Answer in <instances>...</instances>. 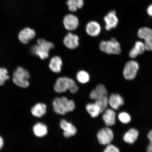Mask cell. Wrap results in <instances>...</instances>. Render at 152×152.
Here are the masks:
<instances>
[{
    "mask_svg": "<svg viewBox=\"0 0 152 152\" xmlns=\"http://www.w3.org/2000/svg\"><path fill=\"white\" fill-rule=\"evenodd\" d=\"M77 80L80 83L85 84L90 81V75L88 72L83 70H81L77 72L76 75Z\"/></svg>",
    "mask_w": 152,
    "mask_h": 152,
    "instance_id": "cell-25",
    "label": "cell"
},
{
    "mask_svg": "<svg viewBox=\"0 0 152 152\" xmlns=\"http://www.w3.org/2000/svg\"><path fill=\"white\" fill-rule=\"evenodd\" d=\"M60 126L64 130V137L69 138L75 136L77 132V129L75 126L65 120H62L60 123Z\"/></svg>",
    "mask_w": 152,
    "mask_h": 152,
    "instance_id": "cell-13",
    "label": "cell"
},
{
    "mask_svg": "<svg viewBox=\"0 0 152 152\" xmlns=\"http://www.w3.org/2000/svg\"><path fill=\"white\" fill-rule=\"evenodd\" d=\"M66 5L72 12H75L78 9L82 8L84 5L83 0H67Z\"/></svg>",
    "mask_w": 152,
    "mask_h": 152,
    "instance_id": "cell-23",
    "label": "cell"
},
{
    "mask_svg": "<svg viewBox=\"0 0 152 152\" xmlns=\"http://www.w3.org/2000/svg\"><path fill=\"white\" fill-rule=\"evenodd\" d=\"M148 137L150 140V143L148 145L147 151L148 152H152V130L150 131L148 134Z\"/></svg>",
    "mask_w": 152,
    "mask_h": 152,
    "instance_id": "cell-32",
    "label": "cell"
},
{
    "mask_svg": "<svg viewBox=\"0 0 152 152\" xmlns=\"http://www.w3.org/2000/svg\"><path fill=\"white\" fill-rule=\"evenodd\" d=\"M79 88L77 84L72 87V88L69 90L70 92L72 94H75L78 91Z\"/></svg>",
    "mask_w": 152,
    "mask_h": 152,
    "instance_id": "cell-34",
    "label": "cell"
},
{
    "mask_svg": "<svg viewBox=\"0 0 152 152\" xmlns=\"http://www.w3.org/2000/svg\"><path fill=\"white\" fill-rule=\"evenodd\" d=\"M7 73L8 72L5 68H0V86L3 85L5 81L9 79Z\"/></svg>",
    "mask_w": 152,
    "mask_h": 152,
    "instance_id": "cell-28",
    "label": "cell"
},
{
    "mask_svg": "<svg viewBox=\"0 0 152 152\" xmlns=\"http://www.w3.org/2000/svg\"><path fill=\"white\" fill-rule=\"evenodd\" d=\"M138 37L144 41L152 39V29L148 27L140 28L137 31Z\"/></svg>",
    "mask_w": 152,
    "mask_h": 152,
    "instance_id": "cell-22",
    "label": "cell"
},
{
    "mask_svg": "<svg viewBox=\"0 0 152 152\" xmlns=\"http://www.w3.org/2000/svg\"><path fill=\"white\" fill-rule=\"evenodd\" d=\"M100 25L96 21L92 20L87 23L86 27V31L88 35L92 37H98L101 32Z\"/></svg>",
    "mask_w": 152,
    "mask_h": 152,
    "instance_id": "cell-10",
    "label": "cell"
},
{
    "mask_svg": "<svg viewBox=\"0 0 152 152\" xmlns=\"http://www.w3.org/2000/svg\"><path fill=\"white\" fill-rule=\"evenodd\" d=\"M76 84L75 80L71 78L63 77L58 78L55 83L54 88L58 93L65 92L68 90H70L72 87Z\"/></svg>",
    "mask_w": 152,
    "mask_h": 152,
    "instance_id": "cell-4",
    "label": "cell"
},
{
    "mask_svg": "<svg viewBox=\"0 0 152 152\" xmlns=\"http://www.w3.org/2000/svg\"><path fill=\"white\" fill-rule=\"evenodd\" d=\"M144 45L146 50L148 51H152V39L144 41Z\"/></svg>",
    "mask_w": 152,
    "mask_h": 152,
    "instance_id": "cell-33",
    "label": "cell"
},
{
    "mask_svg": "<svg viewBox=\"0 0 152 152\" xmlns=\"http://www.w3.org/2000/svg\"><path fill=\"white\" fill-rule=\"evenodd\" d=\"M75 102L72 100H69L66 106V113L73 111L75 109Z\"/></svg>",
    "mask_w": 152,
    "mask_h": 152,
    "instance_id": "cell-31",
    "label": "cell"
},
{
    "mask_svg": "<svg viewBox=\"0 0 152 152\" xmlns=\"http://www.w3.org/2000/svg\"><path fill=\"white\" fill-rule=\"evenodd\" d=\"M99 48L102 52L110 55H119L121 52V45L115 38H111L110 40L102 41Z\"/></svg>",
    "mask_w": 152,
    "mask_h": 152,
    "instance_id": "cell-1",
    "label": "cell"
},
{
    "mask_svg": "<svg viewBox=\"0 0 152 152\" xmlns=\"http://www.w3.org/2000/svg\"><path fill=\"white\" fill-rule=\"evenodd\" d=\"M34 30L29 28H26L21 31L18 35L19 40L24 44H26L36 36Z\"/></svg>",
    "mask_w": 152,
    "mask_h": 152,
    "instance_id": "cell-11",
    "label": "cell"
},
{
    "mask_svg": "<svg viewBox=\"0 0 152 152\" xmlns=\"http://www.w3.org/2000/svg\"><path fill=\"white\" fill-rule=\"evenodd\" d=\"M118 118L121 123L125 124L130 122L131 120L130 115L125 112L120 113L118 115Z\"/></svg>",
    "mask_w": 152,
    "mask_h": 152,
    "instance_id": "cell-29",
    "label": "cell"
},
{
    "mask_svg": "<svg viewBox=\"0 0 152 152\" xmlns=\"http://www.w3.org/2000/svg\"><path fill=\"white\" fill-rule=\"evenodd\" d=\"M33 130L35 135L39 137L46 135L48 133L47 126L41 123H38L34 125Z\"/></svg>",
    "mask_w": 152,
    "mask_h": 152,
    "instance_id": "cell-21",
    "label": "cell"
},
{
    "mask_svg": "<svg viewBox=\"0 0 152 152\" xmlns=\"http://www.w3.org/2000/svg\"><path fill=\"white\" fill-rule=\"evenodd\" d=\"M94 103L99 107L100 113H103L107 109L108 103V97L105 96L95 100Z\"/></svg>",
    "mask_w": 152,
    "mask_h": 152,
    "instance_id": "cell-26",
    "label": "cell"
},
{
    "mask_svg": "<svg viewBox=\"0 0 152 152\" xmlns=\"http://www.w3.org/2000/svg\"><path fill=\"white\" fill-rule=\"evenodd\" d=\"M114 138L113 131L109 128H102L99 131L97 134L99 142L102 145H108L111 143Z\"/></svg>",
    "mask_w": 152,
    "mask_h": 152,
    "instance_id": "cell-5",
    "label": "cell"
},
{
    "mask_svg": "<svg viewBox=\"0 0 152 152\" xmlns=\"http://www.w3.org/2000/svg\"><path fill=\"white\" fill-rule=\"evenodd\" d=\"M108 103L112 109L117 110L119 107L123 105L124 101L120 95L113 94L108 97Z\"/></svg>",
    "mask_w": 152,
    "mask_h": 152,
    "instance_id": "cell-14",
    "label": "cell"
},
{
    "mask_svg": "<svg viewBox=\"0 0 152 152\" xmlns=\"http://www.w3.org/2000/svg\"><path fill=\"white\" fill-rule=\"evenodd\" d=\"M104 21L105 23V29L107 31H110L116 27L118 24L119 20L115 11H110L104 16Z\"/></svg>",
    "mask_w": 152,
    "mask_h": 152,
    "instance_id": "cell-6",
    "label": "cell"
},
{
    "mask_svg": "<svg viewBox=\"0 0 152 152\" xmlns=\"http://www.w3.org/2000/svg\"><path fill=\"white\" fill-rule=\"evenodd\" d=\"M31 52L32 54L39 57L42 60L46 59L49 56V52L37 44L31 48Z\"/></svg>",
    "mask_w": 152,
    "mask_h": 152,
    "instance_id": "cell-18",
    "label": "cell"
},
{
    "mask_svg": "<svg viewBox=\"0 0 152 152\" xmlns=\"http://www.w3.org/2000/svg\"><path fill=\"white\" fill-rule=\"evenodd\" d=\"M104 152H120L118 148L112 144H108Z\"/></svg>",
    "mask_w": 152,
    "mask_h": 152,
    "instance_id": "cell-30",
    "label": "cell"
},
{
    "mask_svg": "<svg viewBox=\"0 0 152 152\" xmlns=\"http://www.w3.org/2000/svg\"><path fill=\"white\" fill-rule=\"evenodd\" d=\"M115 112L113 109H106L102 115V119L107 126H112L115 123Z\"/></svg>",
    "mask_w": 152,
    "mask_h": 152,
    "instance_id": "cell-17",
    "label": "cell"
},
{
    "mask_svg": "<svg viewBox=\"0 0 152 152\" xmlns=\"http://www.w3.org/2000/svg\"><path fill=\"white\" fill-rule=\"evenodd\" d=\"M86 107L87 111L93 118L98 117L101 113L99 107L94 103L87 104Z\"/></svg>",
    "mask_w": 152,
    "mask_h": 152,
    "instance_id": "cell-24",
    "label": "cell"
},
{
    "mask_svg": "<svg viewBox=\"0 0 152 152\" xmlns=\"http://www.w3.org/2000/svg\"><path fill=\"white\" fill-rule=\"evenodd\" d=\"M138 63L134 60L129 61L125 64L123 74L124 78L128 80H132L135 78L139 69Z\"/></svg>",
    "mask_w": 152,
    "mask_h": 152,
    "instance_id": "cell-3",
    "label": "cell"
},
{
    "mask_svg": "<svg viewBox=\"0 0 152 152\" xmlns=\"http://www.w3.org/2000/svg\"><path fill=\"white\" fill-rule=\"evenodd\" d=\"M62 60L60 56H54L51 58L49 64V69L53 73H60L61 71Z\"/></svg>",
    "mask_w": 152,
    "mask_h": 152,
    "instance_id": "cell-15",
    "label": "cell"
},
{
    "mask_svg": "<svg viewBox=\"0 0 152 152\" xmlns=\"http://www.w3.org/2000/svg\"><path fill=\"white\" fill-rule=\"evenodd\" d=\"M145 50L144 43L141 41H137L129 52V56L132 58H136L139 55L143 54Z\"/></svg>",
    "mask_w": 152,
    "mask_h": 152,
    "instance_id": "cell-16",
    "label": "cell"
},
{
    "mask_svg": "<svg viewBox=\"0 0 152 152\" xmlns=\"http://www.w3.org/2000/svg\"><path fill=\"white\" fill-rule=\"evenodd\" d=\"M4 144V140L2 137L0 136V150L2 149Z\"/></svg>",
    "mask_w": 152,
    "mask_h": 152,
    "instance_id": "cell-36",
    "label": "cell"
},
{
    "mask_svg": "<svg viewBox=\"0 0 152 152\" xmlns=\"http://www.w3.org/2000/svg\"><path fill=\"white\" fill-rule=\"evenodd\" d=\"M138 135L139 133L137 130L134 129H131L124 134L123 140L127 143L132 144L137 140Z\"/></svg>",
    "mask_w": 152,
    "mask_h": 152,
    "instance_id": "cell-19",
    "label": "cell"
},
{
    "mask_svg": "<svg viewBox=\"0 0 152 152\" xmlns=\"http://www.w3.org/2000/svg\"><path fill=\"white\" fill-rule=\"evenodd\" d=\"M63 43L67 48L74 49L79 46V38L76 34L69 33L64 37Z\"/></svg>",
    "mask_w": 152,
    "mask_h": 152,
    "instance_id": "cell-9",
    "label": "cell"
},
{
    "mask_svg": "<svg viewBox=\"0 0 152 152\" xmlns=\"http://www.w3.org/2000/svg\"><path fill=\"white\" fill-rule=\"evenodd\" d=\"M37 44L43 48L45 50L49 52L51 49L54 48V45L43 39H39L37 40Z\"/></svg>",
    "mask_w": 152,
    "mask_h": 152,
    "instance_id": "cell-27",
    "label": "cell"
},
{
    "mask_svg": "<svg viewBox=\"0 0 152 152\" xmlns=\"http://www.w3.org/2000/svg\"><path fill=\"white\" fill-rule=\"evenodd\" d=\"M30 74L27 71L21 67H18L14 72L13 81L15 84L23 88H27L29 85L28 80Z\"/></svg>",
    "mask_w": 152,
    "mask_h": 152,
    "instance_id": "cell-2",
    "label": "cell"
},
{
    "mask_svg": "<svg viewBox=\"0 0 152 152\" xmlns=\"http://www.w3.org/2000/svg\"><path fill=\"white\" fill-rule=\"evenodd\" d=\"M69 100L64 96L55 98L53 103L55 112L61 115H65L66 113V108Z\"/></svg>",
    "mask_w": 152,
    "mask_h": 152,
    "instance_id": "cell-7",
    "label": "cell"
},
{
    "mask_svg": "<svg viewBox=\"0 0 152 152\" xmlns=\"http://www.w3.org/2000/svg\"><path fill=\"white\" fill-rule=\"evenodd\" d=\"M147 12L149 16L152 17V4L150 5L148 7Z\"/></svg>",
    "mask_w": 152,
    "mask_h": 152,
    "instance_id": "cell-35",
    "label": "cell"
},
{
    "mask_svg": "<svg viewBox=\"0 0 152 152\" xmlns=\"http://www.w3.org/2000/svg\"><path fill=\"white\" fill-rule=\"evenodd\" d=\"M63 24L66 30L69 31H74L78 27L79 19L75 15L68 14L64 17Z\"/></svg>",
    "mask_w": 152,
    "mask_h": 152,
    "instance_id": "cell-8",
    "label": "cell"
},
{
    "mask_svg": "<svg viewBox=\"0 0 152 152\" xmlns=\"http://www.w3.org/2000/svg\"><path fill=\"white\" fill-rule=\"evenodd\" d=\"M47 106L45 104L39 103L32 108L31 112L34 116L41 117L46 113Z\"/></svg>",
    "mask_w": 152,
    "mask_h": 152,
    "instance_id": "cell-20",
    "label": "cell"
},
{
    "mask_svg": "<svg viewBox=\"0 0 152 152\" xmlns=\"http://www.w3.org/2000/svg\"><path fill=\"white\" fill-rule=\"evenodd\" d=\"M90 98L95 101L104 97L108 96V92L105 86L102 84H98L90 94Z\"/></svg>",
    "mask_w": 152,
    "mask_h": 152,
    "instance_id": "cell-12",
    "label": "cell"
}]
</instances>
